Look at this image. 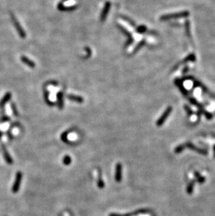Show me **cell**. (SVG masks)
<instances>
[{"label": "cell", "instance_id": "obj_1", "mask_svg": "<svg viewBox=\"0 0 215 216\" xmlns=\"http://www.w3.org/2000/svg\"><path fill=\"white\" fill-rule=\"evenodd\" d=\"M22 174L21 171H18L15 175V179L13 183V186L12 187V192L13 193H17L18 192L20 188V184H21L22 181Z\"/></svg>", "mask_w": 215, "mask_h": 216}, {"label": "cell", "instance_id": "obj_2", "mask_svg": "<svg viewBox=\"0 0 215 216\" xmlns=\"http://www.w3.org/2000/svg\"><path fill=\"white\" fill-rule=\"evenodd\" d=\"M11 19H12V21H13V25H14V26L15 27V29H16V30L18 31L20 37H21V38H25V37H26V34H25V30L22 29L21 25H20V23H19L18 20L16 19V18L14 16V15L11 14Z\"/></svg>", "mask_w": 215, "mask_h": 216}, {"label": "cell", "instance_id": "obj_3", "mask_svg": "<svg viewBox=\"0 0 215 216\" xmlns=\"http://www.w3.org/2000/svg\"><path fill=\"white\" fill-rule=\"evenodd\" d=\"M1 150H2L3 155H4V159H5V161H6V163L8 164H13V159L11 158L10 154L8 153L7 148H6V146H5L4 144L1 143Z\"/></svg>", "mask_w": 215, "mask_h": 216}, {"label": "cell", "instance_id": "obj_4", "mask_svg": "<svg viewBox=\"0 0 215 216\" xmlns=\"http://www.w3.org/2000/svg\"><path fill=\"white\" fill-rule=\"evenodd\" d=\"M122 166L120 163H118L115 167V180L116 182L120 183L122 181Z\"/></svg>", "mask_w": 215, "mask_h": 216}, {"label": "cell", "instance_id": "obj_5", "mask_svg": "<svg viewBox=\"0 0 215 216\" xmlns=\"http://www.w3.org/2000/svg\"><path fill=\"white\" fill-rule=\"evenodd\" d=\"M142 213H145V210H139L137 211H135L132 213H127V214H118V213H111L110 214L109 216H133L136 215L138 214Z\"/></svg>", "mask_w": 215, "mask_h": 216}, {"label": "cell", "instance_id": "obj_6", "mask_svg": "<svg viewBox=\"0 0 215 216\" xmlns=\"http://www.w3.org/2000/svg\"><path fill=\"white\" fill-rule=\"evenodd\" d=\"M110 6H111V5H110L109 2H107L106 4V5H105L104 11H103L102 13H101V20H102V21H104V20L106 19V16H107V15L108 13V11H109Z\"/></svg>", "mask_w": 215, "mask_h": 216}, {"label": "cell", "instance_id": "obj_7", "mask_svg": "<svg viewBox=\"0 0 215 216\" xmlns=\"http://www.w3.org/2000/svg\"><path fill=\"white\" fill-rule=\"evenodd\" d=\"M21 60L23 63H25V64H27V66H29L31 68H34L35 67V63H34L31 60L27 58L25 56H22L21 57Z\"/></svg>", "mask_w": 215, "mask_h": 216}, {"label": "cell", "instance_id": "obj_8", "mask_svg": "<svg viewBox=\"0 0 215 216\" xmlns=\"http://www.w3.org/2000/svg\"><path fill=\"white\" fill-rule=\"evenodd\" d=\"M11 97V95L10 92H7V93H6V95L4 96V97H3L2 99L1 100V102H0V106H4L5 104H6V103L10 100Z\"/></svg>", "mask_w": 215, "mask_h": 216}, {"label": "cell", "instance_id": "obj_9", "mask_svg": "<svg viewBox=\"0 0 215 216\" xmlns=\"http://www.w3.org/2000/svg\"><path fill=\"white\" fill-rule=\"evenodd\" d=\"M68 99L71 101H74V102H78V103H82L83 102V99H82V97H78V96H75L73 95H69L68 96Z\"/></svg>", "mask_w": 215, "mask_h": 216}, {"label": "cell", "instance_id": "obj_10", "mask_svg": "<svg viewBox=\"0 0 215 216\" xmlns=\"http://www.w3.org/2000/svg\"><path fill=\"white\" fill-rule=\"evenodd\" d=\"M71 163V158L69 155H65L63 158V164L64 165L68 166Z\"/></svg>", "mask_w": 215, "mask_h": 216}, {"label": "cell", "instance_id": "obj_11", "mask_svg": "<svg viewBox=\"0 0 215 216\" xmlns=\"http://www.w3.org/2000/svg\"><path fill=\"white\" fill-rule=\"evenodd\" d=\"M97 186L99 188H101V189L104 188V186H105L104 181H103L102 177H101V173H99V179H98V181H97Z\"/></svg>", "mask_w": 215, "mask_h": 216}, {"label": "cell", "instance_id": "obj_12", "mask_svg": "<svg viewBox=\"0 0 215 216\" xmlns=\"http://www.w3.org/2000/svg\"><path fill=\"white\" fill-rule=\"evenodd\" d=\"M76 4V1L75 0H68V1H66L64 3V6H66V7H70V6H73Z\"/></svg>", "mask_w": 215, "mask_h": 216}, {"label": "cell", "instance_id": "obj_13", "mask_svg": "<svg viewBox=\"0 0 215 216\" xmlns=\"http://www.w3.org/2000/svg\"><path fill=\"white\" fill-rule=\"evenodd\" d=\"M120 23L121 24V25H122L123 27H124L127 30L132 31V30H133V29H132V27H131L130 25H129V24H127L126 23V21H124V20H120Z\"/></svg>", "mask_w": 215, "mask_h": 216}, {"label": "cell", "instance_id": "obj_14", "mask_svg": "<svg viewBox=\"0 0 215 216\" xmlns=\"http://www.w3.org/2000/svg\"><path fill=\"white\" fill-rule=\"evenodd\" d=\"M57 99H58V105H59V109L63 108V100H62V95L61 93H59V95L57 97Z\"/></svg>", "mask_w": 215, "mask_h": 216}, {"label": "cell", "instance_id": "obj_15", "mask_svg": "<svg viewBox=\"0 0 215 216\" xmlns=\"http://www.w3.org/2000/svg\"><path fill=\"white\" fill-rule=\"evenodd\" d=\"M48 99L51 103L55 102L57 99L56 93H52V92H50V95H49Z\"/></svg>", "mask_w": 215, "mask_h": 216}, {"label": "cell", "instance_id": "obj_16", "mask_svg": "<svg viewBox=\"0 0 215 216\" xmlns=\"http://www.w3.org/2000/svg\"><path fill=\"white\" fill-rule=\"evenodd\" d=\"M48 90L50 92H52V93H57V92L58 91V88L55 86H53V85H49L48 87Z\"/></svg>", "mask_w": 215, "mask_h": 216}, {"label": "cell", "instance_id": "obj_17", "mask_svg": "<svg viewBox=\"0 0 215 216\" xmlns=\"http://www.w3.org/2000/svg\"><path fill=\"white\" fill-rule=\"evenodd\" d=\"M61 139L65 143H67L68 142V132H64L62 134L61 136Z\"/></svg>", "mask_w": 215, "mask_h": 216}, {"label": "cell", "instance_id": "obj_18", "mask_svg": "<svg viewBox=\"0 0 215 216\" xmlns=\"http://www.w3.org/2000/svg\"><path fill=\"white\" fill-rule=\"evenodd\" d=\"M11 109H12V111H13V114H14L15 116H18V111H17V109H16V108H15V106L14 104H13L11 105Z\"/></svg>", "mask_w": 215, "mask_h": 216}, {"label": "cell", "instance_id": "obj_19", "mask_svg": "<svg viewBox=\"0 0 215 216\" xmlns=\"http://www.w3.org/2000/svg\"><path fill=\"white\" fill-rule=\"evenodd\" d=\"M8 120H9V118H8V116H5V117L3 118L1 120H2L3 122H6V121H8Z\"/></svg>", "mask_w": 215, "mask_h": 216}, {"label": "cell", "instance_id": "obj_20", "mask_svg": "<svg viewBox=\"0 0 215 216\" xmlns=\"http://www.w3.org/2000/svg\"><path fill=\"white\" fill-rule=\"evenodd\" d=\"M1 136H2V132H0V138H1Z\"/></svg>", "mask_w": 215, "mask_h": 216}]
</instances>
